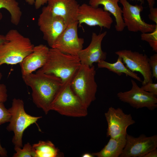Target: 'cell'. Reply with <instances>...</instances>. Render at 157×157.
<instances>
[{"label": "cell", "instance_id": "obj_29", "mask_svg": "<svg viewBox=\"0 0 157 157\" xmlns=\"http://www.w3.org/2000/svg\"><path fill=\"white\" fill-rule=\"evenodd\" d=\"M26 2L30 5L35 4L36 9H39L42 6L47 3V0H25Z\"/></svg>", "mask_w": 157, "mask_h": 157}, {"label": "cell", "instance_id": "obj_23", "mask_svg": "<svg viewBox=\"0 0 157 157\" xmlns=\"http://www.w3.org/2000/svg\"><path fill=\"white\" fill-rule=\"evenodd\" d=\"M16 151L13 156V157H36L35 152L30 143L27 142L21 148L15 147Z\"/></svg>", "mask_w": 157, "mask_h": 157}, {"label": "cell", "instance_id": "obj_19", "mask_svg": "<svg viewBox=\"0 0 157 157\" xmlns=\"http://www.w3.org/2000/svg\"><path fill=\"white\" fill-rule=\"evenodd\" d=\"M126 135L116 138H110L107 144L100 151L92 154L97 157H119L126 144Z\"/></svg>", "mask_w": 157, "mask_h": 157}, {"label": "cell", "instance_id": "obj_1", "mask_svg": "<svg viewBox=\"0 0 157 157\" xmlns=\"http://www.w3.org/2000/svg\"><path fill=\"white\" fill-rule=\"evenodd\" d=\"M22 78L26 85L31 89L33 102L45 114H48L50 110L51 104L62 84L61 80L54 75L38 71L22 75Z\"/></svg>", "mask_w": 157, "mask_h": 157}, {"label": "cell", "instance_id": "obj_25", "mask_svg": "<svg viewBox=\"0 0 157 157\" xmlns=\"http://www.w3.org/2000/svg\"><path fill=\"white\" fill-rule=\"evenodd\" d=\"M11 114L3 103L0 102V125L9 122Z\"/></svg>", "mask_w": 157, "mask_h": 157}, {"label": "cell", "instance_id": "obj_31", "mask_svg": "<svg viewBox=\"0 0 157 157\" xmlns=\"http://www.w3.org/2000/svg\"><path fill=\"white\" fill-rule=\"evenodd\" d=\"M157 149L156 148L153 149L149 151L142 157H157Z\"/></svg>", "mask_w": 157, "mask_h": 157}, {"label": "cell", "instance_id": "obj_17", "mask_svg": "<svg viewBox=\"0 0 157 157\" xmlns=\"http://www.w3.org/2000/svg\"><path fill=\"white\" fill-rule=\"evenodd\" d=\"M49 49L46 45L34 46L33 51L19 63L22 75L29 74L45 64Z\"/></svg>", "mask_w": 157, "mask_h": 157}, {"label": "cell", "instance_id": "obj_2", "mask_svg": "<svg viewBox=\"0 0 157 157\" xmlns=\"http://www.w3.org/2000/svg\"><path fill=\"white\" fill-rule=\"evenodd\" d=\"M81 65L77 56L51 48L45 64L37 71L54 75L64 83L71 82Z\"/></svg>", "mask_w": 157, "mask_h": 157}, {"label": "cell", "instance_id": "obj_14", "mask_svg": "<svg viewBox=\"0 0 157 157\" xmlns=\"http://www.w3.org/2000/svg\"><path fill=\"white\" fill-rule=\"evenodd\" d=\"M157 147V135L147 137L141 134L135 137L127 134L126 141L120 157H142Z\"/></svg>", "mask_w": 157, "mask_h": 157}, {"label": "cell", "instance_id": "obj_11", "mask_svg": "<svg viewBox=\"0 0 157 157\" xmlns=\"http://www.w3.org/2000/svg\"><path fill=\"white\" fill-rule=\"evenodd\" d=\"M132 87L130 90L118 92L117 96L122 101L136 109L147 108L150 110L157 107V96L146 91L131 79Z\"/></svg>", "mask_w": 157, "mask_h": 157}, {"label": "cell", "instance_id": "obj_13", "mask_svg": "<svg viewBox=\"0 0 157 157\" xmlns=\"http://www.w3.org/2000/svg\"><path fill=\"white\" fill-rule=\"evenodd\" d=\"M105 116L108 125L107 137L116 138L126 135L127 128L135 123L131 114L125 113L119 108L109 107Z\"/></svg>", "mask_w": 157, "mask_h": 157}, {"label": "cell", "instance_id": "obj_24", "mask_svg": "<svg viewBox=\"0 0 157 157\" xmlns=\"http://www.w3.org/2000/svg\"><path fill=\"white\" fill-rule=\"evenodd\" d=\"M140 37L142 40L147 42L152 50L157 53V26L152 32L142 33Z\"/></svg>", "mask_w": 157, "mask_h": 157}, {"label": "cell", "instance_id": "obj_3", "mask_svg": "<svg viewBox=\"0 0 157 157\" xmlns=\"http://www.w3.org/2000/svg\"><path fill=\"white\" fill-rule=\"evenodd\" d=\"M5 36L6 41L0 46V66L19 63L33 51L34 46L30 39L17 30H10Z\"/></svg>", "mask_w": 157, "mask_h": 157}, {"label": "cell", "instance_id": "obj_28", "mask_svg": "<svg viewBox=\"0 0 157 157\" xmlns=\"http://www.w3.org/2000/svg\"><path fill=\"white\" fill-rule=\"evenodd\" d=\"M2 75L0 72V81ZM8 94L6 85L3 84H0V102L4 103L7 99Z\"/></svg>", "mask_w": 157, "mask_h": 157}, {"label": "cell", "instance_id": "obj_35", "mask_svg": "<svg viewBox=\"0 0 157 157\" xmlns=\"http://www.w3.org/2000/svg\"><path fill=\"white\" fill-rule=\"evenodd\" d=\"M82 157H93L94 156L92 154L89 153H85L83 154L82 156Z\"/></svg>", "mask_w": 157, "mask_h": 157}, {"label": "cell", "instance_id": "obj_12", "mask_svg": "<svg viewBox=\"0 0 157 157\" xmlns=\"http://www.w3.org/2000/svg\"><path fill=\"white\" fill-rule=\"evenodd\" d=\"M111 15L102 8L84 3L79 6L77 20L79 27L85 24L90 26H98L109 29L113 22Z\"/></svg>", "mask_w": 157, "mask_h": 157}, {"label": "cell", "instance_id": "obj_9", "mask_svg": "<svg viewBox=\"0 0 157 157\" xmlns=\"http://www.w3.org/2000/svg\"><path fill=\"white\" fill-rule=\"evenodd\" d=\"M115 53L122 58L123 63L129 70L134 72H139L142 75L143 78L142 85L148 82H153L149 58L146 54L127 49L119 50Z\"/></svg>", "mask_w": 157, "mask_h": 157}, {"label": "cell", "instance_id": "obj_21", "mask_svg": "<svg viewBox=\"0 0 157 157\" xmlns=\"http://www.w3.org/2000/svg\"><path fill=\"white\" fill-rule=\"evenodd\" d=\"M36 157H58L63 155L51 141H39L32 145Z\"/></svg>", "mask_w": 157, "mask_h": 157}, {"label": "cell", "instance_id": "obj_27", "mask_svg": "<svg viewBox=\"0 0 157 157\" xmlns=\"http://www.w3.org/2000/svg\"><path fill=\"white\" fill-rule=\"evenodd\" d=\"M141 88L144 91L157 96V83L148 82L142 85Z\"/></svg>", "mask_w": 157, "mask_h": 157}, {"label": "cell", "instance_id": "obj_8", "mask_svg": "<svg viewBox=\"0 0 157 157\" xmlns=\"http://www.w3.org/2000/svg\"><path fill=\"white\" fill-rule=\"evenodd\" d=\"M38 24L44 39L51 47L67 26L62 17L53 15L47 6L42 8Z\"/></svg>", "mask_w": 157, "mask_h": 157}, {"label": "cell", "instance_id": "obj_5", "mask_svg": "<svg viewBox=\"0 0 157 157\" xmlns=\"http://www.w3.org/2000/svg\"><path fill=\"white\" fill-rule=\"evenodd\" d=\"M96 74L94 65H81L70 83L72 90L88 108L96 99Z\"/></svg>", "mask_w": 157, "mask_h": 157}, {"label": "cell", "instance_id": "obj_16", "mask_svg": "<svg viewBox=\"0 0 157 157\" xmlns=\"http://www.w3.org/2000/svg\"><path fill=\"white\" fill-rule=\"evenodd\" d=\"M47 3L51 12L62 17L67 26L77 21L80 5L76 0H47Z\"/></svg>", "mask_w": 157, "mask_h": 157}, {"label": "cell", "instance_id": "obj_34", "mask_svg": "<svg viewBox=\"0 0 157 157\" xmlns=\"http://www.w3.org/2000/svg\"><path fill=\"white\" fill-rule=\"evenodd\" d=\"M6 41L5 36L0 34V46L2 44Z\"/></svg>", "mask_w": 157, "mask_h": 157}, {"label": "cell", "instance_id": "obj_30", "mask_svg": "<svg viewBox=\"0 0 157 157\" xmlns=\"http://www.w3.org/2000/svg\"><path fill=\"white\" fill-rule=\"evenodd\" d=\"M150 13L148 15L149 19L157 24V8L153 7L149 8Z\"/></svg>", "mask_w": 157, "mask_h": 157}, {"label": "cell", "instance_id": "obj_22", "mask_svg": "<svg viewBox=\"0 0 157 157\" xmlns=\"http://www.w3.org/2000/svg\"><path fill=\"white\" fill-rule=\"evenodd\" d=\"M2 8L6 9L10 13L12 23L18 25L22 15L18 2L16 0H0V9ZM1 17L0 15V19Z\"/></svg>", "mask_w": 157, "mask_h": 157}, {"label": "cell", "instance_id": "obj_7", "mask_svg": "<svg viewBox=\"0 0 157 157\" xmlns=\"http://www.w3.org/2000/svg\"><path fill=\"white\" fill-rule=\"evenodd\" d=\"M122 5V16L125 27L130 31L142 33L153 31L157 24L146 23L141 16L143 7L141 4L132 5L127 0H119Z\"/></svg>", "mask_w": 157, "mask_h": 157}, {"label": "cell", "instance_id": "obj_26", "mask_svg": "<svg viewBox=\"0 0 157 157\" xmlns=\"http://www.w3.org/2000/svg\"><path fill=\"white\" fill-rule=\"evenodd\" d=\"M149 63L151 68L152 76L155 80L157 79V54L155 53L149 58Z\"/></svg>", "mask_w": 157, "mask_h": 157}, {"label": "cell", "instance_id": "obj_10", "mask_svg": "<svg viewBox=\"0 0 157 157\" xmlns=\"http://www.w3.org/2000/svg\"><path fill=\"white\" fill-rule=\"evenodd\" d=\"M77 21L68 25L57 38L51 48L64 53L77 56L83 49L84 39L78 37Z\"/></svg>", "mask_w": 157, "mask_h": 157}, {"label": "cell", "instance_id": "obj_20", "mask_svg": "<svg viewBox=\"0 0 157 157\" xmlns=\"http://www.w3.org/2000/svg\"><path fill=\"white\" fill-rule=\"evenodd\" d=\"M97 66L99 68L107 69L118 76H121L124 74L126 76H129L140 82H142L141 78L137 74L131 71L126 67L122 58L119 56H118L117 61L114 63H111L102 60L97 63Z\"/></svg>", "mask_w": 157, "mask_h": 157}, {"label": "cell", "instance_id": "obj_32", "mask_svg": "<svg viewBox=\"0 0 157 157\" xmlns=\"http://www.w3.org/2000/svg\"><path fill=\"white\" fill-rule=\"evenodd\" d=\"M137 0L140 1L141 3V4H143L144 3L143 0ZM147 1L149 6V8H152L154 7V4L155 3V0H146Z\"/></svg>", "mask_w": 157, "mask_h": 157}, {"label": "cell", "instance_id": "obj_33", "mask_svg": "<svg viewBox=\"0 0 157 157\" xmlns=\"http://www.w3.org/2000/svg\"><path fill=\"white\" fill-rule=\"evenodd\" d=\"M0 155L2 157L7 156V151L1 145L0 141Z\"/></svg>", "mask_w": 157, "mask_h": 157}, {"label": "cell", "instance_id": "obj_4", "mask_svg": "<svg viewBox=\"0 0 157 157\" xmlns=\"http://www.w3.org/2000/svg\"><path fill=\"white\" fill-rule=\"evenodd\" d=\"M70 83H62L51 104L50 110L67 117H85L88 114V108L73 92Z\"/></svg>", "mask_w": 157, "mask_h": 157}, {"label": "cell", "instance_id": "obj_18", "mask_svg": "<svg viewBox=\"0 0 157 157\" xmlns=\"http://www.w3.org/2000/svg\"><path fill=\"white\" fill-rule=\"evenodd\" d=\"M119 0H89V4L94 7H98L100 5L104 7L103 9L115 18L116 30L119 32L122 31L125 27L123 19L122 10L118 5Z\"/></svg>", "mask_w": 157, "mask_h": 157}, {"label": "cell", "instance_id": "obj_15", "mask_svg": "<svg viewBox=\"0 0 157 157\" xmlns=\"http://www.w3.org/2000/svg\"><path fill=\"white\" fill-rule=\"evenodd\" d=\"M107 34L106 31L98 34L92 33L89 45L86 48L82 49L78 53V57L81 65L91 67L94 63L106 59L107 53L103 51L101 44Z\"/></svg>", "mask_w": 157, "mask_h": 157}, {"label": "cell", "instance_id": "obj_36", "mask_svg": "<svg viewBox=\"0 0 157 157\" xmlns=\"http://www.w3.org/2000/svg\"><path fill=\"white\" fill-rule=\"evenodd\" d=\"M0 156H1L0 155Z\"/></svg>", "mask_w": 157, "mask_h": 157}, {"label": "cell", "instance_id": "obj_6", "mask_svg": "<svg viewBox=\"0 0 157 157\" xmlns=\"http://www.w3.org/2000/svg\"><path fill=\"white\" fill-rule=\"evenodd\" d=\"M8 110L11 117L6 129L14 133L12 142L15 147L21 148L23 147L22 139L24 131L31 125L36 124L42 117L32 116L27 113L24 110V102L20 99L14 98L11 107Z\"/></svg>", "mask_w": 157, "mask_h": 157}]
</instances>
